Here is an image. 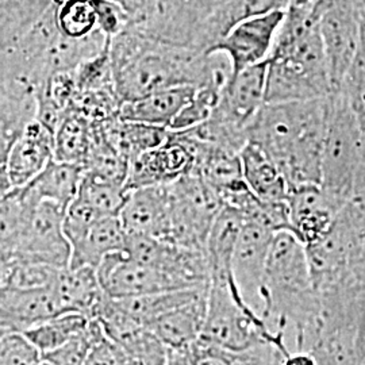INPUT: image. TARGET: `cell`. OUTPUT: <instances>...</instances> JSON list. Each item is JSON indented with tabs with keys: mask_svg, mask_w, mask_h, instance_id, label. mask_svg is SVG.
Masks as SVG:
<instances>
[{
	"mask_svg": "<svg viewBox=\"0 0 365 365\" xmlns=\"http://www.w3.org/2000/svg\"><path fill=\"white\" fill-rule=\"evenodd\" d=\"M114 86L122 102L176 86H225L232 66L222 52H205L155 38L129 25L110 39Z\"/></svg>",
	"mask_w": 365,
	"mask_h": 365,
	"instance_id": "1",
	"label": "cell"
},
{
	"mask_svg": "<svg viewBox=\"0 0 365 365\" xmlns=\"http://www.w3.org/2000/svg\"><path fill=\"white\" fill-rule=\"evenodd\" d=\"M329 98L265 103L248 128V141L259 145L284 175L288 188L319 185Z\"/></svg>",
	"mask_w": 365,
	"mask_h": 365,
	"instance_id": "2",
	"label": "cell"
},
{
	"mask_svg": "<svg viewBox=\"0 0 365 365\" xmlns=\"http://www.w3.org/2000/svg\"><path fill=\"white\" fill-rule=\"evenodd\" d=\"M319 0L289 3L268 58L265 103L333 95L318 25Z\"/></svg>",
	"mask_w": 365,
	"mask_h": 365,
	"instance_id": "3",
	"label": "cell"
},
{
	"mask_svg": "<svg viewBox=\"0 0 365 365\" xmlns=\"http://www.w3.org/2000/svg\"><path fill=\"white\" fill-rule=\"evenodd\" d=\"M261 319L272 333H292L295 352H306L321 317V295L315 287L304 244L288 230L274 235L262 288ZM288 344V342H287Z\"/></svg>",
	"mask_w": 365,
	"mask_h": 365,
	"instance_id": "4",
	"label": "cell"
},
{
	"mask_svg": "<svg viewBox=\"0 0 365 365\" xmlns=\"http://www.w3.org/2000/svg\"><path fill=\"white\" fill-rule=\"evenodd\" d=\"M276 336L244 302L232 276L210 277L206 318L200 341L241 352L274 339Z\"/></svg>",
	"mask_w": 365,
	"mask_h": 365,
	"instance_id": "5",
	"label": "cell"
},
{
	"mask_svg": "<svg viewBox=\"0 0 365 365\" xmlns=\"http://www.w3.org/2000/svg\"><path fill=\"white\" fill-rule=\"evenodd\" d=\"M364 137L341 92L330 95L322 150L321 187L341 203H348L363 153Z\"/></svg>",
	"mask_w": 365,
	"mask_h": 365,
	"instance_id": "6",
	"label": "cell"
},
{
	"mask_svg": "<svg viewBox=\"0 0 365 365\" xmlns=\"http://www.w3.org/2000/svg\"><path fill=\"white\" fill-rule=\"evenodd\" d=\"M170 200V244L205 249L210 229L223 205L220 196L196 172L168 184Z\"/></svg>",
	"mask_w": 365,
	"mask_h": 365,
	"instance_id": "7",
	"label": "cell"
},
{
	"mask_svg": "<svg viewBox=\"0 0 365 365\" xmlns=\"http://www.w3.org/2000/svg\"><path fill=\"white\" fill-rule=\"evenodd\" d=\"M319 34L333 93L339 92L361 42V24L348 0H319Z\"/></svg>",
	"mask_w": 365,
	"mask_h": 365,
	"instance_id": "8",
	"label": "cell"
},
{
	"mask_svg": "<svg viewBox=\"0 0 365 365\" xmlns=\"http://www.w3.org/2000/svg\"><path fill=\"white\" fill-rule=\"evenodd\" d=\"M66 210L51 200L38 202L10 260L68 268L72 249L64 232Z\"/></svg>",
	"mask_w": 365,
	"mask_h": 365,
	"instance_id": "9",
	"label": "cell"
},
{
	"mask_svg": "<svg viewBox=\"0 0 365 365\" xmlns=\"http://www.w3.org/2000/svg\"><path fill=\"white\" fill-rule=\"evenodd\" d=\"M276 233L253 221H242L232 259V276L244 302L261 318L264 276Z\"/></svg>",
	"mask_w": 365,
	"mask_h": 365,
	"instance_id": "10",
	"label": "cell"
},
{
	"mask_svg": "<svg viewBox=\"0 0 365 365\" xmlns=\"http://www.w3.org/2000/svg\"><path fill=\"white\" fill-rule=\"evenodd\" d=\"M98 279L106 295L113 299H128L184 289L170 274L156 267L134 260L122 250L105 257L96 268Z\"/></svg>",
	"mask_w": 365,
	"mask_h": 365,
	"instance_id": "11",
	"label": "cell"
},
{
	"mask_svg": "<svg viewBox=\"0 0 365 365\" xmlns=\"http://www.w3.org/2000/svg\"><path fill=\"white\" fill-rule=\"evenodd\" d=\"M286 10L249 16L232 27L209 52H222L232 66V75L269 58Z\"/></svg>",
	"mask_w": 365,
	"mask_h": 365,
	"instance_id": "12",
	"label": "cell"
},
{
	"mask_svg": "<svg viewBox=\"0 0 365 365\" xmlns=\"http://www.w3.org/2000/svg\"><path fill=\"white\" fill-rule=\"evenodd\" d=\"M195 158L190 148L170 130L168 140L146 150L129 163L126 191L167 185L194 170Z\"/></svg>",
	"mask_w": 365,
	"mask_h": 365,
	"instance_id": "13",
	"label": "cell"
},
{
	"mask_svg": "<svg viewBox=\"0 0 365 365\" xmlns=\"http://www.w3.org/2000/svg\"><path fill=\"white\" fill-rule=\"evenodd\" d=\"M289 232L304 247L327 233L339 210L345 206L329 195L321 185H303L289 190L287 197Z\"/></svg>",
	"mask_w": 365,
	"mask_h": 365,
	"instance_id": "14",
	"label": "cell"
},
{
	"mask_svg": "<svg viewBox=\"0 0 365 365\" xmlns=\"http://www.w3.org/2000/svg\"><path fill=\"white\" fill-rule=\"evenodd\" d=\"M118 217L129 235H145L170 242L168 184L128 191L126 200Z\"/></svg>",
	"mask_w": 365,
	"mask_h": 365,
	"instance_id": "15",
	"label": "cell"
},
{
	"mask_svg": "<svg viewBox=\"0 0 365 365\" xmlns=\"http://www.w3.org/2000/svg\"><path fill=\"white\" fill-rule=\"evenodd\" d=\"M53 158L54 133L34 119L15 140L6 163L14 188L36 179Z\"/></svg>",
	"mask_w": 365,
	"mask_h": 365,
	"instance_id": "16",
	"label": "cell"
},
{
	"mask_svg": "<svg viewBox=\"0 0 365 365\" xmlns=\"http://www.w3.org/2000/svg\"><path fill=\"white\" fill-rule=\"evenodd\" d=\"M207 291H202L194 299L160 315L148 329L168 349L187 351L199 341L206 318Z\"/></svg>",
	"mask_w": 365,
	"mask_h": 365,
	"instance_id": "17",
	"label": "cell"
},
{
	"mask_svg": "<svg viewBox=\"0 0 365 365\" xmlns=\"http://www.w3.org/2000/svg\"><path fill=\"white\" fill-rule=\"evenodd\" d=\"M195 91L196 87L192 86H176L122 102L119 118L170 129L175 118L190 103Z\"/></svg>",
	"mask_w": 365,
	"mask_h": 365,
	"instance_id": "18",
	"label": "cell"
},
{
	"mask_svg": "<svg viewBox=\"0 0 365 365\" xmlns=\"http://www.w3.org/2000/svg\"><path fill=\"white\" fill-rule=\"evenodd\" d=\"M52 288L63 313L83 314L90 319L95 318L106 298L96 269L92 267L60 269Z\"/></svg>",
	"mask_w": 365,
	"mask_h": 365,
	"instance_id": "19",
	"label": "cell"
},
{
	"mask_svg": "<svg viewBox=\"0 0 365 365\" xmlns=\"http://www.w3.org/2000/svg\"><path fill=\"white\" fill-rule=\"evenodd\" d=\"M242 176L250 192L262 202L287 200V180L274 160L259 145L248 141L240 150Z\"/></svg>",
	"mask_w": 365,
	"mask_h": 365,
	"instance_id": "20",
	"label": "cell"
},
{
	"mask_svg": "<svg viewBox=\"0 0 365 365\" xmlns=\"http://www.w3.org/2000/svg\"><path fill=\"white\" fill-rule=\"evenodd\" d=\"M128 233L118 215L103 217L95 222L86 235L72 245L69 268H98L108 255L126 248Z\"/></svg>",
	"mask_w": 365,
	"mask_h": 365,
	"instance_id": "21",
	"label": "cell"
},
{
	"mask_svg": "<svg viewBox=\"0 0 365 365\" xmlns=\"http://www.w3.org/2000/svg\"><path fill=\"white\" fill-rule=\"evenodd\" d=\"M0 306L10 315L18 330L51 319L63 313L52 286L38 289L0 288Z\"/></svg>",
	"mask_w": 365,
	"mask_h": 365,
	"instance_id": "22",
	"label": "cell"
},
{
	"mask_svg": "<svg viewBox=\"0 0 365 365\" xmlns=\"http://www.w3.org/2000/svg\"><path fill=\"white\" fill-rule=\"evenodd\" d=\"M191 365H282L291 352L280 341H264L247 351L233 352L203 341L187 349Z\"/></svg>",
	"mask_w": 365,
	"mask_h": 365,
	"instance_id": "23",
	"label": "cell"
},
{
	"mask_svg": "<svg viewBox=\"0 0 365 365\" xmlns=\"http://www.w3.org/2000/svg\"><path fill=\"white\" fill-rule=\"evenodd\" d=\"M289 0H217L203 29L202 48L209 52L238 22L249 16L286 10Z\"/></svg>",
	"mask_w": 365,
	"mask_h": 365,
	"instance_id": "24",
	"label": "cell"
},
{
	"mask_svg": "<svg viewBox=\"0 0 365 365\" xmlns=\"http://www.w3.org/2000/svg\"><path fill=\"white\" fill-rule=\"evenodd\" d=\"M84 175L83 165L53 158L36 179L25 185V190L38 202L51 200L66 209L78 195Z\"/></svg>",
	"mask_w": 365,
	"mask_h": 365,
	"instance_id": "25",
	"label": "cell"
},
{
	"mask_svg": "<svg viewBox=\"0 0 365 365\" xmlns=\"http://www.w3.org/2000/svg\"><path fill=\"white\" fill-rule=\"evenodd\" d=\"M102 129L108 143L129 163L146 150L164 144L170 137V129L119 117L102 123Z\"/></svg>",
	"mask_w": 365,
	"mask_h": 365,
	"instance_id": "26",
	"label": "cell"
},
{
	"mask_svg": "<svg viewBox=\"0 0 365 365\" xmlns=\"http://www.w3.org/2000/svg\"><path fill=\"white\" fill-rule=\"evenodd\" d=\"M242 221V215L227 206L217 215L205 245L211 276H232V259Z\"/></svg>",
	"mask_w": 365,
	"mask_h": 365,
	"instance_id": "27",
	"label": "cell"
},
{
	"mask_svg": "<svg viewBox=\"0 0 365 365\" xmlns=\"http://www.w3.org/2000/svg\"><path fill=\"white\" fill-rule=\"evenodd\" d=\"M37 203L38 200L30 195L25 187L14 188L0 197V257L4 262L13 257Z\"/></svg>",
	"mask_w": 365,
	"mask_h": 365,
	"instance_id": "28",
	"label": "cell"
},
{
	"mask_svg": "<svg viewBox=\"0 0 365 365\" xmlns=\"http://www.w3.org/2000/svg\"><path fill=\"white\" fill-rule=\"evenodd\" d=\"M92 143L93 123L76 111L69 110L54 131V160L84 167Z\"/></svg>",
	"mask_w": 365,
	"mask_h": 365,
	"instance_id": "29",
	"label": "cell"
},
{
	"mask_svg": "<svg viewBox=\"0 0 365 365\" xmlns=\"http://www.w3.org/2000/svg\"><path fill=\"white\" fill-rule=\"evenodd\" d=\"M90 324L91 319L83 314H60L51 319L27 327L22 333L42 356L84 333Z\"/></svg>",
	"mask_w": 365,
	"mask_h": 365,
	"instance_id": "30",
	"label": "cell"
},
{
	"mask_svg": "<svg viewBox=\"0 0 365 365\" xmlns=\"http://www.w3.org/2000/svg\"><path fill=\"white\" fill-rule=\"evenodd\" d=\"M56 0H0V49L18 38Z\"/></svg>",
	"mask_w": 365,
	"mask_h": 365,
	"instance_id": "31",
	"label": "cell"
},
{
	"mask_svg": "<svg viewBox=\"0 0 365 365\" xmlns=\"http://www.w3.org/2000/svg\"><path fill=\"white\" fill-rule=\"evenodd\" d=\"M54 15L60 33L68 38H88L99 31L95 0H57Z\"/></svg>",
	"mask_w": 365,
	"mask_h": 365,
	"instance_id": "32",
	"label": "cell"
},
{
	"mask_svg": "<svg viewBox=\"0 0 365 365\" xmlns=\"http://www.w3.org/2000/svg\"><path fill=\"white\" fill-rule=\"evenodd\" d=\"M78 196L86 200L102 217H113L119 215V211L126 200L128 191L120 182L106 180L86 173L78 188Z\"/></svg>",
	"mask_w": 365,
	"mask_h": 365,
	"instance_id": "33",
	"label": "cell"
},
{
	"mask_svg": "<svg viewBox=\"0 0 365 365\" xmlns=\"http://www.w3.org/2000/svg\"><path fill=\"white\" fill-rule=\"evenodd\" d=\"M60 268L43 264L9 260L4 262L0 274V288L38 289L51 287Z\"/></svg>",
	"mask_w": 365,
	"mask_h": 365,
	"instance_id": "34",
	"label": "cell"
},
{
	"mask_svg": "<svg viewBox=\"0 0 365 365\" xmlns=\"http://www.w3.org/2000/svg\"><path fill=\"white\" fill-rule=\"evenodd\" d=\"M123 365H165L168 348L148 329L143 327L120 344Z\"/></svg>",
	"mask_w": 365,
	"mask_h": 365,
	"instance_id": "35",
	"label": "cell"
},
{
	"mask_svg": "<svg viewBox=\"0 0 365 365\" xmlns=\"http://www.w3.org/2000/svg\"><path fill=\"white\" fill-rule=\"evenodd\" d=\"M222 88L223 86L221 84H210L196 88L195 95L175 118L170 130H188L206 122L218 103Z\"/></svg>",
	"mask_w": 365,
	"mask_h": 365,
	"instance_id": "36",
	"label": "cell"
},
{
	"mask_svg": "<svg viewBox=\"0 0 365 365\" xmlns=\"http://www.w3.org/2000/svg\"><path fill=\"white\" fill-rule=\"evenodd\" d=\"M103 333L98 319H91L88 329L52 352L42 354V360L51 365H84L93 342Z\"/></svg>",
	"mask_w": 365,
	"mask_h": 365,
	"instance_id": "37",
	"label": "cell"
},
{
	"mask_svg": "<svg viewBox=\"0 0 365 365\" xmlns=\"http://www.w3.org/2000/svg\"><path fill=\"white\" fill-rule=\"evenodd\" d=\"M108 46L110 41L105 51L84 60L73 69V76L76 80L78 92L101 90L114 86Z\"/></svg>",
	"mask_w": 365,
	"mask_h": 365,
	"instance_id": "38",
	"label": "cell"
},
{
	"mask_svg": "<svg viewBox=\"0 0 365 365\" xmlns=\"http://www.w3.org/2000/svg\"><path fill=\"white\" fill-rule=\"evenodd\" d=\"M41 361V353L24 333L15 331L0 339V365H37Z\"/></svg>",
	"mask_w": 365,
	"mask_h": 365,
	"instance_id": "39",
	"label": "cell"
},
{
	"mask_svg": "<svg viewBox=\"0 0 365 365\" xmlns=\"http://www.w3.org/2000/svg\"><path fill=\"white\" fill-rule=\"evenodd\" d=\"M98 15V30L107 37L114 38L130 25L126 13L113 0H95Z\"/></svg>",
	"mask_w": 365,
	"mask_h": 365,
	"instance_id": "40",
	"label": "cell"
},
{
	"mask_svg": "<svg viewBox=\"0 0 365 365\" xmlns=\"http://www.w3.org/2000/svg\"><path fill=\"white\" fill-rule=\"evenodd\" d=\"M84 365H123V354L103 331L93 342Z\"/></svg>",
	"mask_w": 365,
	"mask_h": 365,
	"instance_id": "41",
	"label": "cell"
},
{
	"mask_svg": "<svg viewBox=\"0 0 365 365\" xmlns=\"http://www.w3.org/2000/svg\"><path fill=\"white\" fill-rule=\"evenodd\" d=\"M126 13L130 25H140L146 22L155 13L157 0H113Z\"/></svg>",
	"mask_w": 365,
	"mask_h": 365,
	"instance_id": "42",
	"label": "cell"
},
{
	"mask_svg": "<svg viewBox=\"0 0 365 365\" xmlns=\"http://www.w3.org/2000/svg\"><path fill=\"white\" fill-rule=\"evenodd\" d=\"M282 365H318L313 354L309 352H289Z\"/></svg>",
	"mask_w": 365,
	"mask_h": 365,
	"instance_id": "43",
	"label": "cell"
},
{
	"mask_svg": "<svg viewBox=\"0 0 365 365\" xmlns=\"http://www.w3.org/2000/svg\"><path fill=\"white\" fill-rule=\"evenodd\" d=\"M19 331L16 325L14 324L13 319L10 318V315L3 310V307L0 306V339H4L6 336Z\"/></svg>",
	"mask_w": 365,
	"mask_h": 365,
	"instance_id": "44",
	"label": "cell"
},
{
	"mask_svg": "<svg viewBox=\"0 0 365 365\" xmlns=\"http://www.w3.org/2000/svg\"><path fill=\"white\" fill-rule=\"evenodd\" d=\"M13 144V138H11L10 135H7L4 131L0 129V167H1V165H6Z\"/></svg>",
	"mask_w": 365,
	"mask_h": 365,
	"instance_id": "45",
	"label": "cell"
},
{
	"mask_svg": "<svg viewBox=\"0 0 365 365\" xmlns=\"http://www.w3.org/2000/svg\"><path fill=\"white\" fill-rule=\"evenodd\" d=\"M165 365H191L188 352L178 351V349H168V357H167Z\"/></svg>",
	"mask_w": 365,
	"mask_h": 365,
	"instance_id": "46",
	"label": "cell"
},
{
	"mask_svg": "<svg viewBox=\"0 0 365 365\" xmlns=\"http://www.w3.org/2000/svg\"><path fill=\"white\" fill-rule=\"evenodd\" d=\"M14 190L13 182L10 179L9 170L6 165L0 167V197L7 195L9 192H11Z\"/></svg>",
	"mask_w": 365,
	"mask_h": 365,
	"instance_id": "47",
	"label": "cell"
},
{
	"mask_svg": "<svg viewBox=\"0 0 365 365\" xmlns=\"http://www.w3.org/2000/svg\"><path fill=\"white\" fill-rule=\"evenodd\" d=\"M3 265H4V261H3V259L0 257V274H1V268H3Z\"/></svg>",
	"mask_w": 365,
	"mask_h": 365,
	"instance_id": "48",
	"label": "cell"
},
{
	"mask_svg": "<svg viewBox=\"0 0 365 365\" xmlns=\"http://www.w3.org/2000/svg\"><path fill=\"white\" fill-rule=\"evenodd\" d=\"M37 365H51L49 364V363H46V361H43V360H42V361H41V363H38V364Z\"/></svg>",
	"mask_w": 365,
	"mask_h": 365,
	"instance_id": "49",
	"label": "cell"
}]
</instances>
